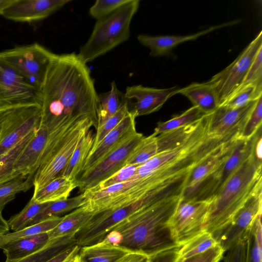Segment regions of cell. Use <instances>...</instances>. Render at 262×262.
Masks as SVG:
<instances>
[{"label":"cell","instance_id":"obj_1","mask_svg":"<svg viewBox=\"0 0 262 262\" xmlns=\"http://www.w3.org/2000/svg\"><path fill=\"white\" fill-rule=\"evenodd\" d=\"M40 92V125L49 132L85 119L96 130L98 94L87 64L77 54H54Z\"/></svg>","mask_w":262,"mask_h":262},{"label":"cell","instance_id":"obj_2","mask_svg":"<svg viewBox=\"0 0 262 262\" xmlns=\"http://www.w3.org/2000/svg\"><path fill=\"white\" fill-rule=\"evenodd\" d=\"M181 200L182 196H178L136 211L115 225L104 239L150 257L180 247L173 237L169 222Z\"/></svg>","mask_w":262,"mask_h":262},{"label":"cell","instance_id":"obj_3","mask_svg":"<svg viewBox=\"0 0 262 262\" xmlns=\"http://www.w3.org/2000/svg\"><path fill=\"white\" fill-rule=\"evenodd\" d=\"M255 144L251 154L209 199L204 231L214 237L229 225L252 196L262 190V157L256 153Z\"/></svg>","mask_w":262,"mask_h":262},{"label":"cell","instance_id":"obj_4","mask_svg":"<svg viewBox=\"0 0 262 262\" xmlns=\"http://www.w3.org/2000/svg\"><path fill=\"white\" fill-rule=\"evenodd\" d=\"M139 5L140 1L131 0L112 13L97 19L89 38L77 54L79 58L87 64L127 40L130 23Z\"/></svg>","mask_w":262,"mask_h":262},{"label":"cell","instance_id":"obj_5","mask_svg":"<svg viewBox=\"0 0 262 262\" xmlns=\"http://www.w3.org/2000/svg\"><path fill=\"white\" fill-rule=\"evenodd\" d=\"M54 54L43 46L35 42L1 51L0 59L40 90L47 68Z\"/></svg>","mask_w":262,"mask_h":262},{"label":"cell","instance_id":"obj_6","mask_svg":"<svg viewBox=\"0 0 262 262\" xmlns=\"http://www.w3.org/2000/svg\"><path fill=\"white\" fill-rule=\"evenodd\" d=\"M261 47L262 32L260 31L231 64L208 81L217 92L219 106L224 105L241 88L256 54Z\"/></svg>","mask_w":262,"mask_h":262},{"label":"cell","instance_id":"obj_7","mask_svg":"<svg viewBox=\"0 0 262 262\" xmlns=\"http://www.w3.org/2000/svg\"><path fill=\"white\" fill-rule=\"evenodd\" d=\"M92 126V121L85 119L71 127L61 145L37 169L33 178L34 191L61 175L82 136Z\"/></svg>","mask_w":262,"mask_h":262},{"label":"cell","instance_id":"obj_8","mask_svg":"<svg viewBox=\"0 0 262 262\" xmlns=\"http://www.w3.org/2000/svg\"><path fill=\"white\" fill-rule=\"evenodd\" d=\"M261 133V127L249 140L239 138L231 154L211 175L201 182L194 190L191 199L205 201L214 196L252 152Z\"/></svg>","mask_w":262,"mask_h":262},{"label":"cell","instance_id":"obj_9","mask_svg":"<svg viewBox=\"0 0 262 262\" xmlns=\"http://www.w3.org/2000/svg\"><path fill=\"white\" fill-rule=\"evenodd\" d=\"M143 135L137 131L110 151L88 170L81 173L77 180L81 193L109 178L125 166V162Z\"/></svg>","mask_w":262,"mask_h":262},{"label":"cell","instance_id":"obj_10","mask_svg":"<svg viewBox=\"0 0 262 262\" xmlns=\"http://www.w3.org/2000/svg\"><path fill=\"white\" fill-rule=\"evenodd\" d=\"M210 203V200L182 198L169 222L173 237L179 246L204 232V225Z\"/></svg>","mask_w":262,"mask_h":262},{"label":"cell","instance_id":"obj_11","mask_svg":"<svg viewBox=\"0 0 262 262\" xmlns=\"http://www.w3.org/2000/svg\"><path fill=\"white\" fill-rule=\"evenodd\" d=\"M41 102L40 90L0 59V106Z\"/></svg>","mask_w":262,"mask_h":262},{"label":"cell","instance_id":"obj_12","mask_svg":"<svg viewBox=\"0 0 262 262\" xmlns=\"http://www.w3.org/2000/svg\"><path fill=\"white\" fill-rule=\"evenodd\" d=\"M41 107L37 104L14 105L0 140V155L18 143L40 124Z\"/></svg>","mask_w":262,"mask_h":262},{"label":"cell","instance_id":"obj_13","mask_svg":"<svg viewBox=\"0 0 262 262\" xmlns=\"http://www.w3.org/2000/svg\"><path fill=\"white\" fill-rule=\"evenodd\" d=\"M262 213V190L252 196L229 225L214 238L224 252L245 241L256 217Z\"/></svg>","mask_w":262,"mask_h":262},{"label":"cell","instance_id":"obj_14","mask_svg":"<svg viewBox=\"0 0 262 262\" xmlns=\"http://www.w3.org/2000/svg\"><path fill=\"white\" fill-rule=\"evenodd\" d=\"M179 89L177 86L156 89L137 85L127 86L124 96L127 101L134 100L127 103L129 112L136 118L158 111L170 97L177 94Z\"/></svg>","mask_w":262,"mask_h":262},{"label":"cell","instance_id":"obj_15","mask_svg":"<svg viewBox=\"0 0 262 262\" xmlns=\"http://www.w3.org/2000/svg\"><path fill=\"white\" fill-rule=\"evenodd\" d=\"M257 100L237 108L226 105L219 106L211 114L209 135L220 138L236 134L240 136Z\"/></svg>","mask_w":262,"mask_h":262},{"label":"cell","instance_id":"obj_16","mask_svg":"<svg viewBox=\"0 0 262 262\" xmlns=\"http://www.w3.org/2000/svg\"><path fill=\"white\" fill-rule=\"evenodd\" d=\"M71 0H16L3 16L18 22L31 23L43 19L59 10Z\"/></svg>","mask_w":262,"mask_h":262},{"label":"cell","instance_id":"obj_17","mask_svg":"<svg viewBox=\"0 0 262 262\" xmlns=\"http://www.w3.org/2000/svg\"><path fill=\"white\" fill-rule=\"evenodd\" d=\"M48 136L47 128L40 124L15 161L13 167L15 177L34 176L40 165Z\"/></svg>","mask_w":262,"mask_h":262},{"label":"cell","instance_id":"obj_18","mask_svg":"<svg viewBox=\"0 0 262 262\" xmlns=\"http://www.w3.org/2000/svg\"><path fill=\"white\" fill-rule=\"evenodd\" d=\"M135 119L134 114L128 112L121 121L89 154L80 174L90 169L110 151L136 132Z\"/></svg>","mask_w":262,"mask_h":262},{"label":"cell","instance_id":"obj_19","mask_svg":"<svg viewBox=\"0 0 262 262\" xmlns=\"http://www.w3.org/2000/svg\"><path fill=\"white\" fill-rule=\"evenodd\" d=\"M239 135L234 137L193 169L182 196L183 200L187 199L201 182L211 175L228 159L239 139Z\"/></svg>","mask_w":262,"mask_h":262},{"label":"cell","instance_id":"obj_20","mask_svg":"<svg viewBox=\"0 0 262 262\" xmlns=\"http://www.w3.org/2000/svg\"><path fill=\"white\" fill-rule=\"evenodd\" d=\"M238 20H233L223 24L212 26L195 34L188 35L179 36H150L139 35L137 37L138 41L142 45L150 50V55L161 56L168 55L175 47L187 41L194 40L199 37L230 25L238 23Z\"/></svg>","mask_w":262,"mask_h":262},{"label":"cell","instance_id":"obj_21","mask_svg":"<svg viewBox=\"0 0 262 262\" xmlns=\"http://www.w3.org/2000/svg\"><path fill=\"white\" fill-rule=\"evenodd\" d=\"M177 94L186 97L205 114L213 113L219 106L217 92L208 81L191 83L180 89Z\"/></svg>","mask_w":262,"mask_h":262},{"label":"cell","instance_id":"obj_22","mask_svg":"<svg viewBox=\"0 0 262 262\" xmlns=\"http://www.w3.org/2000/svg\"><path fill=\"white\" fill-rule=\"evenodd\" d=\"M133 251L103 239L94 244L80 247L78 255L80 262H115Z\"/></svg>","mask_w":262,"mask_h":262},{"label":"cell","instance_id":"obj_23","mask_svg":"<svg viewBox=\"0 0 262 262\" xmlns=\"http://www.w3.org/2000/svg\"><path fill=\"white\" fill-rule=\"evenodd\" d=\"M50 241L48 232L27 236L5 245L2 249L6 260L23 258L43 248Z\"/></svg>","mask_w":262,"mask_h":262},{"label":"cell","instance_id":"obj_24","mask_svg":"<svg viewBox=\"0 0 262 262\" xmlns=\"http://www.w3.org/2000/svg\"><path fill=\"white\" fill-rule=\"evenodd\" d=\"M94 214L82 206L63 216L60 222L48 232L49 240L67 236H74Z\"/></svg>","mask_w":262,"mask_h":262},{"label":"cell","instance_id":"obj_25","mask_svg":"<svg viewBox=\"0 0 262 262\" xmlns=\"http://www.w3.org/2000/svg\"><path fill=\"white\" fill-rule=\"evenodd\" d=\"M76 187H78L77 181L60 176L34 191L32 198L36 201L42 203L65 200Z\"/></svg>","mask_w":262,"mask_h":262},{"label":"cell","instance_id":"obj_26","mask_svg":"<svg viewBox=\"0 0 262 262\" xmlns=\"http://www.w3.org/2000/svg\"><path fill=\"white\" fill-rule=\"evenodd\" d=\"M94 138L91 128L83 135L61 176L77 181L92 149Z\"/></svg>","mask_w":262,"mask_h":262},{"label":"cell","instance_id":"obj_27","mask_svg":"<svg viewBox=\"0 0 262 262\" xmlns=\"http://www.w3.org/2000/svg\"><path fill=\"white\" fill-rule=\"evenodd\" d=\"M98 97L97 128L116 113L126 102L124 94L118 90L114 81L111 83L110 91L99 94Z\"/></svg>","mask_w":262,"mask_h":262},{"label":"cell","instance_id":"obj_28","mask_svg":"<svg viewBox=\"0 0 262 262\" xmlns=\"http://www.w3.org/2000/svg\"><path fill=\"white\" fill-rule=\"evenodd\" d=\"M85 202L86 199L83 193L72 198L50 202L33 219L28 226L38 224L52 216H60V214L83 206Z\"/></svg>","mask_w":262,"mask_h":262},{"label":"cell","instance_id":"obj_29","mask_svg":"<svg viewBox=\"0 0 262 262\" xmlns=\"http://www.w3.org/2000/svg\"><path fill=\"white\" fill-rule=\"evenodd\" d=\"M76 245L74 236H67L52 239L39 250L23 258L5 262H44L68 247Z\"/></svg>","mask_w":262,"mask_h":262},{"label":"cell","instance_id":"obj_30","mask_svg":"<svg viewBox=\"0 0 262 262\" xmlns=\"http://www.w3.org/2000/svg\"><path fill=\"white\" fill-rule=\"evenodd\" d=\"M62 217L63 216H52L38 224L9 232L0 236V249L5 245L18 239L50 231L60 222Z\"/></svg>","mask_w":262,"mask_h":262},{"label":"cell","instance_id":"obj_31","mask_svg":"<svg viewBox=\"0 0 262 262\" xmlns=\"http://www.w3.org/2000/svg\"><path fill=\"white\" fill-rule=\"evenodd\" d=\"M37 129L28 134L7 152L0 155V183L16 177L13 173L15 161L32 138Z\"/></svg>","mask_w":262,"mask_h":262},{"label":"cell","instance_id":"obj_32","mask_svg":"<svg viewBox=\"0 0 262 262\" xmlns=\"http://www.w3.org/2000/svg\"><path fill=\"white\" fill-rule=\"evenodd\" d=\"M217 244L212 234L204 231L180 247L178 261H181L201 254Z\"/></svg>","mask_w":262,"mask_h":262},{"label":"cell","instance_id":"obj_33","mask_svg":"<svg viewBox=\"0 0 262 262\" xmlns=\"http://www.w3.org/2000/svg\"><path fill=\"white\" fill-rule=\"evenodd\" d=\"M33 178L31 175L27 177L18 176L0 183V212L18 193L25 192L33 186Z\"/></svg>","mask_w":262,"mask_h":262},{"label":"cell","instance_id":"obj_34","mask_svg":"<svg viewBox=\"0 0 262 262\" xmlns=\"http://www.w3.org/2000/svg\"><path fill=\"white\" fill-rule=\"evenodd\" d=\"M245 262H262L261 214L256 217L246 237Z\"/></svg>","mask_w":262,"mask_h":262},{"label":"cell","instance_id":"obj_35","mask_svg":"<svg viewBox=\"0 0 262 262\" xmlns=\"http://www.w3.org/2000/svg\"><path fill=\"white\" fill-rule=\"evenodd\" d=\"M157 134L143 137L133 149L125 162L126 165H140L158 152Z\"/></svg>","mask_w":262,"mask_h":262},{"label":"cell","instance_id":"obj_36","mask_svg":"<svg viewBox=\"0 0 262 262\" xmlns=\"http://www.w3.org/2000/svg\"><path fill=\"white\" fill-rule=\"evenodd\" d=\"M205 115L206 114L199 107L193 105L183 113L176 115L167 121L158 122L154 133L159 134L187 125L198 120Z\"/></svg>","mask_w":262,"mask_h":262},{"label":"cell","instance_id":"obj_37","mask_svg":"<svg viewBox=\"0 0 262 262\" xmlns=\"http://www.w3.org/2000/svg\"><path fill=\"white\" fill-rule=\"evenodd\" d=\"M50 203H39L32 197L19 213L12 216L7 221L10 229L16 231L28 227L33 219Z\"/></svg>","mask_w":262,"mask_h":262},{"label":"cell","instance_id":"obj_38","mask_svg":"<svg viewBox=\"0 0 262 262\" xmlns=\"http://www.w3.org/2000/svg\"><path fill=\"white\" fill-rule=\"evenodd\" d=\"M261 96L262 85H250L239 90L224 105L231 108H237L257 100Z\"/></svg>","mask_w":262,"mask_h":262},{"label":"cell","instance_id":"obj_39","mask_svg":"<svg viewBox=\"0 0 262 262\" xmlns=\"http://www.w3.org/2000/svg\"><path fill=\"white\" fill-rule=\"evenodd\" d=\"M128 112L129 109L126 102L116 113L97 128L96 134L94 135L92 147L90 153L92 152L104 137L121 121Z\"/></svg>","mask_w":262,"mask_h":262},{"label":"cell","instance_id":"obj_40","mask_svg":"<svg viewBox=\"0 0 262 262\" xmlns=\"http://www.w3.org/2000/svg\"><path fill=\"white\" fill-rule=\"evenodd\" d=\"M139 165L125 166L109 178L84 192H97L106 189L110 186L129 181L135 174L136 168Z\"/></svg>","mask_w":262,"mask_h":262},{"label":"cell","instance_id":"obj_41","mask_svg":"<svg viewBox=\"0 0 262 262\" xmlns=\"http://www.w3.org/2000/svg\"><path fill=\"white\" fill-rule=\"evenodd\" d=\"M262 123V96L256 101L254 107L247 121L239 138L249 140L251 138L258 129L261 127Z\"/></svg>","mask_w":262,"mask_h":262},{"label":"cell","instance_id":"obj_42","mask_svg":"<svg viewBox=\"0 0 262 262\" xmlns=\"http://www.w3.org/2000/svg\"><path fill=\"white\" fill-rule=\"evenodd\" d=\"M131 0H97L90 8V15L97 19L105 17L130 2Z\"/></svg>","mask_w":262,"mask_h":262},{"label":"cell","instance_id":"obj_43","mask_svg":"<svg viewBox=\"0 0 262 262\" xmlns=\"http://www.w3.org/2000/svg\"><path fill=\"white\" fill-rule=\"evenodd\" d=\"M250 85H262V47L256 54L239 90Z\"/></svg>","mask_w":262,"mask_h":262},{"label":"cell","instance_id":"obj_44","mask_svg":"<svg viewBox=\"0 0 262 262\" xmlns=\"http://www.w3.org/2000/svg\"><path fill=\"white\" fill-rule=\"evenodd\" d=\"M224 250L217 244L209 250L179 262H220L223 258ZM178 261V260H177Z\"/></svg>","mask_w":262,"mask_h":262},{"label":"cell","instance_id":"obj_45","mask_svg":"<svg viewBox=\"0 0 262 262\" xmlns=\"http://www.w3.org/2000/svg\"><path fill=\"white\" fill-rule=\"evenodd\" d=\"M227 252L224 262H245L246 240L241 241Z\"/></svg>","mask_w":262,"mask_h":262},{"label":"cell","instance_id":"obj_46","mask_svg":"<svg viewBox=\"0 0 262 262\" xmlns=\"http://www.w3.org/2000/svg\"><path fill=\"white\" fill-rule=\"evenodd\" d=\"M180 247L169 249L150 257L149 262H177Z\"/></svg>","mask_w":262,"mask_h":262},{"label":"cell","instance_id":"obj_47","mask_svg":"<svg viewBox=\"0 0 262 262\" xmlns=\"http://www.w3.org/2000/svg\"><path fill=\"white\" fill-rule=\"evenodd\" d=\"M150 256L139 251H134L123 256L115 262H149Z\"/></svg>","mask_w":262,"mask_h":262},{"label":"cell","instance_id":"obj_48","mask_svg":"<svg viewBox=\"0 0 262 262\" xmlns=\"http://www.w3.org/2000/svg\"><path fill=\"white\" fill-rule=\"evenodd\" d=\"M80 248L77 245L70 246L44 262H63Z\"/></svg>","mask_w":262,"mask_h":262},{"label":"cell","instance_id":"obj_49","mask_svg":"<svg viewBox=\"0 0 262 262\" xmlns=\"http://www.w3.org/2000/svg\"><path fill=\"white\" fill-rule=\"evenodd\" d=\"M13 106H0V140L2 138L7 118Z\"/></svg>","mask_w":262,"mask_h":262},{"label":"cell","instance_id":"obj_50","mask_svg":"<svg viewBox=\"0 0 262 262\" xmlns=\"http://www.w3.org/2000/svg\"><path fill=\"white\" fill-rule=\"evenodd\" d=\"M9 231L8 221L3 217L2 212H0V236L9 233Z\"/></svg>","mask_w":262,"mask_h":262},{"label":"cell","instance_id":"obj_51","mask_svg":"<svg viewBox=\"0 0 262 262\" xmlns=\"http://www.w3.org/2000/svg\"><path fill=\"white\" fill-rule=\"evenodd\" d=\"M16 1V0H0V15H3L4 11Z\"/></svg>","mask_w":262,"mask_h":262},{"label":"cell","instance_id":"obj_52","mask_svg":"<svg viewBox=\"0 0 262 262\" xmlns=\"http://www.w3.org/2000/svg\"><path fill=\"white\" fill-rule=\"evenodd\" d=\"M80 249L75 251L63 262H80L78 252Z\"/></svg>","mask_w":262,"mask_h":262},{"label":"cell","instance_id":"obj_53","mask_svg":"<svg viewBox=\"0 0 262 262\" xmlns=\"http://www.w3.org/2000/svg\"><path fill=\"white\" fill-rule=\"evenodd\" d=\"M177 262H179V261H177Z\"/></svg>","mask_w":262,"mask_h":262}]
</instances>
